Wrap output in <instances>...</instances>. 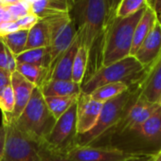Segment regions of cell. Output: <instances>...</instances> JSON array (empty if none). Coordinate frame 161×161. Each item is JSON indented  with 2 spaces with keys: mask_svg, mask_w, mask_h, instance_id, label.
<instances>
[{
  "mask_svg": "<svg viewBox=\"0 0 161 161\" xmlns=\"http://www.w3.org/2000/svg\"><path fill=\"white\" fill-rule=\"evenodd\" d=\"M71 16L75 21L80 44L91 51L100 46L109 23L107 0H72Z\"/></svg>",
  "mask_w": 161,
  "mask_h": 161,
  "instance_id": "obj_1",
  "label": "cell"
},
{
  "mask_svg": "<svg viewBox=\"0 0 161 161\" xmlns=\"http://www.w3.org/2000/svg\"><path fill=\"white\" fill-rule=\"evenodd\" d=\"M145 9L127 17H114L109 22L102 39L99 67L131 55L135 30Z\"/></svg>",
  "mask_w": 161,
  "mask_h": 161,
  "instance_id": "obj_2",
  "label": "cell"
},
{
  "mask_svg": "<svg viewBox=\"0 0 161 161\" xmlns=\"http://www.w3.org/2000/svg\"><path fill=\"white\" fill-rule=\"evenodd\" d=\"M140 82L141 80L131 86L125 92L103 104L96 125L89 132L78 136L77 146L92 145L108 134L119 123L126 109L140 96Z\"/></svg>",
  "mask_w": 161,
  "mask_h": 161,
  "instance_id": "obj_3",
  "label": "cell"
},
{
  "mask_svg": "<svg viewBox=\"0 0 161 161\" xmlns=\"http://www.w3.org/2000/svg\"><path fill=\"white\" fill-rule=\"evenodd\" d=\"M147 72L134 56H128L109 65L96 69L82 84V93L90 95L99 87L115 83H124L129 86L141 80Z\"/></svg>",
  "mask_w": 161,
  "mask_h": 161,
  "instance_id": "obj_4",
  "label": "cell"
},
{
  "mask_svg": "<svg viewBox=\"0 0 161 161\" xmlns=\"http://www.w3.org/2000/svg\"><path fill=\"white\" fill-rule=\"evenodd\" d=\"M55 121L40 88L35 87L25 110L14 122V125L26 136L39 143L48 136Z\"/></svg>",
  "mask_w": 161,
  "mask_h": 161,
  "instance_id": "obj_5",
  "label": "cell"
},
{
  "mask_svg": "<svg viewBox=\"0 0 161 161\" xmlns=\"http://www.w3.org/2000/svg\"><path fill=\"white\" fill-rule=\"evenodd\" d=\"M126 139L123 148L139 155H153L161 152V105L139 127L120 136Z\"/></svg>",
  "mask_w": 161,
  "mask_h": 161,
  "instance_id": "obj_6",
  "label": "cell"
},
{
  "mask_svg": "<svg viewBox=\"0 0 161 161\" xmlns=\"http://www.w3.org/2000/svg\"><path fill=\"white\" fill-rule=\"evenodd\" d=\"M44 20L47 23L49 31V45L47 47V74L57 59L73 43L77 37L78 30L71 14L51 17Z\"/></svg>",
  "mask_w": 161,
  "mask_h": 161,
  "instance_id": "obj_7",
  "label": "cell"
},
{
  "mask_svg": "<svg viewBox=\"0 0 161 161\" xmlns=\"http://www.w3.org/2000/svg\"><path fill=\"white\" fill-rule=\"evenodd\" d=\"M76 111L77 103L55 121L50 133L43 142L57 151L66 153L77 146Z\"/></svg>",
  "mask_w": 161,
  "mask_h": 161,
  "instance_id": "obj_8",
  "label": "cell"
},
{
  "mask_svg": "<svg viewBox=\"0 0 161 161\" xmlns=\"http://www.w3.org/2000/svg\"><path fill=\"white\" fill-rule=\"evenodd\" d=\"M2 124L6 126L7 139L1 161H41L36 142L22 134L14 123Z\"/></svg>",
  "mask_w": 161,
  "mask_h": 161,
  "instance_id": "obj_9",
  "label": "cell"
},
{
  "mask_svg": "<svg viewBox=\"0 0 161 161\" xmlns=\"http://www.w3.org/2000/svg\"><path fill=\"white\" fill-rule=\"evenodd\" d=\"M67 155L72 161H125L139 154L132 153L116 146H75Z\"/></svg>",
  "mask_w": 161,
  "mask_h": 161,
  "instance_id": "obj_10",
  "label": "cell"
},
{
  "mask_svg": "<svg viewBox=\"0 0 161 161\" xmlns=\"http://www.w3.org/2000/svg\"><path fill=\"white\" fill-rule=\"evenodd\" d=\"M159 106L158 103H149L139 96L130 104L121 119L109 133L120 136L135 130L149 119Z\"/></svg>",
  "mask_w": 161,
  "mask_h": 161,
  "instance_id": "obj_11",
  "label": "cell"
},
{
  "mask_svg": "<svg viewBox=\"0 0 161 161\" xmlns=\"http://www.w3.org/2000/svg\"><path fill=\"white\" fill-rule=\"evenodd\" d=\"M103 103L93 100L90 95L80 93L77 101L76 121L78 136L89 132L97 123Z\"/></svg>",
  "mask_w": 161,
  "mask_h": 161,
  "instance_id": "obj_12",
  "label": "cell"
},
{
  "mask_svg": "<svg viewBox=\"0 0 161 161\" xmlns=\"http://www.w3.org/2000/svg\"><path fill=\"white\" fill-rule=\"evenodd\" d=\"M11 86L14 90L15 105L14 110L10 117L8 119H2V122L6 123H14L19 118L29 103L31 94L36 87L17 71L13 72L11 75Z\"/></svg>",
  "mask_w": 161,
  "mask_h": 161,
  "instance_id": "obj_13",
  "label": "cell"
},
{
  "mask_svg": "<svg viewBox=\"0 0 161 161\" xmlns=\"http://www.w3.org/2000/svg\"><path fill=\"white\" fill-rule=\"evenodd\" d=\"M161 55V24L156 18L150 33L142 42L134 57L144 66L151 65Z\"/></svg>",
  "mask_w": 161,
  "mask_h": 161,
  "instance_id": "obj_14",
  "label": "cell"
},
{
  "mask_svg": "<svg viewBox=\"0 0 161 161\" xmlns=\"http://www.w3.org/2000/svg\"><path fill=\"white\" fill-rule=\"evenodd\" d=\"M140 97L153 103H158L161 98V55L147 67L145 77L140 82Z\"/></svg>",
  "mask_w": 161,
  "mask_h": 161,
  "instance_id": "obj_15",
  "label": "cell"
},
{
  "mask_svg": "<svg viewBox=\"0 0 161 161\" xmlns=\"http://www.w3.org/2000/svg\"><path fill=\"white\" fill-rule=\"evenodd\" d=\"M80 45V39L79 37V34H77V37L70 45V47L54 63L51 69L47 74L41 86L51 80H71L73 62Z\"/></svg>",
  "mask_w": 161,
  "mask_h": 161,
  "instance_id": "obj_16",
  "label": "cell"
},
{
  "mask_svg": "<svg viewBox=\"0 0 161 161\" xmlns=\"http://www.w3.org/2000/svg\"><path fill=\"white\" fill-rule=\"evenodd\" d=\"M72 0H38L31 4V12L40 20L71 14Z\"/></svg>",
  "mask_w": 161,
  "mask_h": 161,
  "instance_id": "obj_17",
  "label": "cell"
},
{
  "mask_svg": "<svg viewBox=\"0 0 161 161\" xmlns=\"http://www.w3.org/2000/svg\"><path fill=\"white\" fill-rule=\"evenodd\" d=\"M80 86L71 80H51L39 88L44 97H59L80 95L82 93Z\"/></svg>",
  "mask_w": 161,
  "mask_h": 161,
  "instance_id": "obj_18",
  "label": "cell"
},
{
  "mask_svg": "<svg viewBox=\"0 0 161 161\" xmlns=\"http://www.w3.org/2000/svg\"><path fill=\"white\" fill-rule=\"evenodd\" d=\"M156 18H157V14L153 11V7L150 5H147L144 11V14L142 17L140 18V20L138 21L135 30L133 45H132V49H131V56L135 55V53L137 51V49L141 46L144 39L150 33Z\"/></svg>",
  "mask_w": 161,
  "mask_h": 161,
  "instance_id": "obj_19",
  "label": "cell"
},
{
  "mask_svg": "<svg viewBox=\"0 0 161 161\" xmlns=\"http://www.w3.org/2000/svg\"><path fill=\"white\" fill-rule=\"evenodd\" d=\"M49 45V31L46 20H39L28 33V40L25 50L47 47Z\"/></svg>",
  "mask_w": 161,
  "mask_h": 161,
  "instance_id": "obj_20",
  "label": "cell"
},
{
  "mask_svg": "<svg viewBox=\"0 0 161 161\" xmlns=\"http://www.w3.org/2000/svg\"><path fill=\"white\" fill-rule=\"evenodd\" d=\"M90 59V51L82 44L80 45L74 58L71 80L74 83L82 86Z\"/></svg>",
  "mask_w": 161,
  "mask_h": 161,
  "instance_id": "obj_21",
  "label": "cell"
},
{
  "mask_svg": "<svg viewBox=\"0 0 161 161\" xmlns=\"http://www.w3.org/2000/svg\"><path fill=\"white\" fill-rule=\"evenodd\" d=\"M80 95L72 96H59V97H44L47 106L57 120L63 114H64L75 103H77Z\"/></svg>",
  "mask_w": 161,
  "mask_h": 161,
  "instance_id": "obj_22",
  "label": "cell"
},
{
  "mask_svg": "<svg viewBox=\"0 0 161 161\" xmlns=\"http://www.w3.org/2000/svg\"><path fill=\"white\" fill-rule=\"evenodd\" d=\"M15 71H17L36 87L41 86L47 74V69L45 67L24 63H16Z\"/></svg>",
  "mask_w": 161,
  "mask_h": 161,
  "instance_id": "obj_23",
  "label": "cell"
},
{
  "mask_svg": "<svg viewBox=\"0 0 161 161\" xmlns=\"http://www.w3.org/2000/svg\"><path fill=\"white\" fill-rule=\"evenodd\" d=\"M130 86L124 83H115L103 86L90 94V97L100 103H106L125 92Z\"/></svg>",
  "mask_w": 161,
  "mask_h": 161,
  "instance_id": "obj_24",
  "label": "cell"
},
{
  "mask_svg": "<svg viewBox=\"0 0 161 161\" xmlns=\"http://www.w3.org/2000/svg\"><path fill=\"white\" fill-rule=\"evenodd\" d=\"M28 33L29 31L19 30L15 32L9 33L0 38H1L3 43L7 46V47L11 50V52L14 56H17L23 51H25V47L28 40Z\"/></svg>",
  "mask_w": 161,
  "mask_h": 161,
  "instance_id": "obj_25",
  "label": "cell"
},
{
  "mask_svg": "<svg viewBox=\"0 0 161 161\" xmlns=\"http://www.w3.org/2000/svg\"><path fill=\"white\" fill-rule=\"evenodd\" d=\"M16 63H24L34 65L43 66L47 69V47L33 48L25 50L19 55L15 56Z\"/></svg>",
  "mask_w": 161,
  "mask_h": 161,
  "instance_id": "obj_26",
  "label": "cell"
},
{
  "mask_svg": "<svg viewBox=\"0 0 161 161\" xmlns=\"http://www.w3.org/2000/svg\"><path fill=\"white\" fill-rule=\"evenodd\" d=\"M149 5L147 0H120L116 10L115 17H127Z\"/></svg>",
  "mask_w": 161,
  "mask_h": 161,
  "instance_id": "obj_27",
  "label": "cell"
},
{
  "mask_svg": "<svg viewBox=\"0 0 161 161\" xmlns=\"http://www.w3.org/2000/svg\"><path fill=\"white\" fill-rule=\"evenodd\" d=\"M15 105L14 90L11 85L5 86L0 91V110L2 118L8 119L14 112Z\"/></svg>",
  "mask_w": 161,
  "mask_h": 161,
  "instance_id": "obj_28",
  "label": "cell"
},
{
  "mask_svg": "<svg viewBox=\"0 0 161 161\" xmlns=\"http://www.w3.org/2000/svg\"><path fill=\"white\" fill-rule=\"evenodd\" d=\"M37 145L41 161H72L66 153L57 151L45 142H39Z\"/></svg>",
  "mask_w": 161,
  "mask_h": 161,
  "instance_id": "obj_29",
  "label": "cell"
},
{
  "mask_svg": "<svg viewBox=\"0 0 161 161\" xmlns=\"http://www.w3.org/2000/svg\"><path fill=\"white\" fill-rule=\"evenodd\" d=\"M0 67L9 71L11 74L16 69L15 56L0 38Z\"/></svg>",
  "mask_w": 161,
  "mask_h": 161,
  "instance_id": "obj_30",
  "label": "cell"
},
{
  "mask_svg": "<svg viewBox=\"0 0 161 161\" xmlns=\"http://www.w3.org/2000/svg\"><path fill=\"white\" fill-rule=\"evenodd\" d=\"M5 9L8 11V13L11 14L14 21H16L30 14H31V4L29 3L26 0H21L19 2H16L15 4L10 5L5 7Z\"/></svg>",
  "mask_w": 161,
  "mask_h": 161,
  "instance_id": "obj_31",
  "label": "cell"
},
{
  "mask_svg": "<svg viewBox=\"0 0 161 161\" xmlns=\"http://www.w3.org/2000/svg\"><path fill=\"white\" fill-rule=\"evenodd\" d=\"M39 18L34 14H30L18 20L15 21L18 30H22V31H30L35 24H37L39 22Z\"/></svg>",
  "mask_w": 161,
  "mask_h": 161,
  "instance_id": "obj_32",
  "label": "cell"
},
{
  "mask_svg": "<svg viewBox=\"0 0 161 161\" xmlns=\"http://www.w3.org/2000/svg\"><path fill=\"white\" fill-rule=\"evenodd\" d=\"M19 31L15 21H7L0 24V37Z\"/></svg>",
  "mask_w": 161,
  "mask_h": 161,
  "instance_id": "obj_33",
  "label": "cell"
},
{
  "mask_svg": "<svg viewBox=\"0 0 161 161\" xmlns=\"http://www.w3.org/2000/svg\"><path fill=\"white\" fill-rule=\"evenodd\" d=\"M6 139H7V130H6V126L2 124V126L0 127V161L2 160L5 153Z\"/></svg>",
  "mask_w": 161,
  "mask_h": 161,
  "instance_id": "obj_34",
  "label": "cell"
},
{
  "mask_svg": "<svg viewBox=\"0 0 161 161\" xmlns=\"http://www.w3.org/2000/svg\"><path fill=\"white\" fill-rule=\"evenodd\" d=\"M11 73L0 67V91L5 86L11 85Z\"/></svg>",
  "mask_w": 161,
  "mask_h": 161,
  "instance_id": "obj_35",
  "label": "cell"
},
{
  "mask_svg": "<svg viewBox=\"0 0 161 161\" xmlns=\"http://www.w3.org/2000/svg\"><path fill=\"white\" fill-rule=\"evenodd\" d=\"M120 2V0H107L108 4V14H109V22L115 17L116 10ZM109 24V23H108Z\"/></svg>",
  "mask_w": 161,
  "mask_h": 161,
  "instance_id": "obj_36",
  "label": "cell"
},
{
  "mask_svg": "<svg viewBox=\"0 0 161 161\" xmlns=\"http://www.w3.org/2000/svg\"><path fill=\"white\" fill-rule=\"evenodd\" d=\"M153 9L157 14V16L161 15V0H153Z\"/></svg>",
  "mask_w": 161,
  "mask_h": 161,
  "instance_id": "obj_37",
  "label": "cell"
},
{
  "mask_svg": "<svg viewBox=\"0 0 161 161\" xmlns=\"http://www.w3.org/2000/svg\"><path fill=\"white\" fill-rule=\"evenodd\" d=\"M21 0H0V5L3 7H7L13 4H15L16 2H19Z\"/></svg>",
  "mask_w": 161,
  "mask_h": 161,
  "instance_id": "obj_38",
  "label": "cell"
},
{
  "mask_svg": "<svg viewBox=\"0 0 161 161\" xmlns=\"http://www.w3.org/2000/svg\"><path fill=\"white\" fill-rule=\"evenodd\" d=\"M150 157H151L150 155H139V156H136V157H134L125 161H149Z\"/></svg>",
  "mask_w": 161,
  "mask_h": 161,
  "instance_id": "obj_39",
  "label": "cell"
},
{
  "mask_svg": "<svg viewBox=\"0 0 161 161\" xmlns=\"http://www.w3.org/2000/svg\"><path fill=\"white\" fill-rule=\"evenodd\" d=\"M149 161H161V153H157L153 155H152L149 159Z\"/></svg>",
  "mask_w": 161,
  "mask_h": 161,
  "instance_id": "obj_40",
  "label": "cell"
},
{
  "mask_svg": "<svg viewBox=\"0 0 161 161\" xmlns=\"http://www.w3.org/2000/svg\"><path fill=\"white\" fill-rule=\"evenodd\" d=\"M26 1H28L29 3H31V4H32V3H34V2H36V1H38V0H26Z\"/></svg>",
  "mask_w": 161,
  "mask_h": 161,
  "instance_id": "obj_41",
  "label": "cell"
},
{
  "mask_svg": "<svg viewBox=\"0 0 161 161\" xmlns=\"http://www.w3.org/2000/svg\"><path fill=\"white\" fill-rule=\"evenodd\" d=\"M148 1V4L150 5V6H152L153 7V0H147Z\"/></svg>",
  "mask_w": 161,
  "mask_h": 161,
  "instance_id": "obj_42",
  "label": "cell"
},
{
  "mask_svg": "<svg viewBox=\"0 0 161 161\" xmlns=\"http://www.w3.org/2000/svg\"><path fill=\"white\" fill-rule=\"evenodd\" d=\"M157 18H158V21H159V22H160V24H161V15L157 16Z\"/></svg>",
  "mask_w": 161,
  "mask_h": 161,
  "instance_id": "obj_43",
  "label": "cell"
},
{
  "mask_svg": "<svg viewBox=\"0 0 161 161\" xmlns=\"http://www.w3.org/2000/svg\"><path fill=\"white\" fill-rule=\"evenodd\" d=\"M159 105H161V98H160V101H159Z\"/></svg>",
  "mask_w": 161,
  "mask_h": 161,
  "instance_id": "obj_44",
  "label": "cell"
},
{
  "mask_svg": "<svg viewBox=\"0 0 161 161\" xmlns=\"http://www.w3.org/2000/svg\"><path fill=\"white\" fill-rule=\"evenodd\" d=\"M160 153H161V152H160Z\"/></svg>",
  "mask_w": 161,
  "mask_h": 161,
  "instance_id": "obj_45",
  "label": "cell"
}]
</instances>
